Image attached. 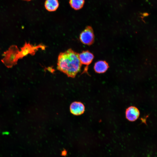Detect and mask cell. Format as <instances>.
<instances>
[{
  "label": "cell",
  "mask_w": 157,
  "mask_h": 157,
  "mask_svg": "<svg viewBox=\"0 0 157 157\" xmlns=\"http://www.w3.org/2000/svg\"><path fill=\"white\" fill-rule=\"evenodd\" d=\"M59 3L58 0H46L44 6L46 9L49 12L56 11L58 8Z\"/></svg>",
  "instance_id": "cell-9"
},
{
  "label": "cell",
  "mask_w": 157,
  "mask_h": 157,
  "mask_svg": "<svg viewBox=\"0 0 157 157\" xmlns=\"http://www.w3.org/2000/svg\"><path fill=\"white\" fill-rule=\"evenodd\" d=\"M24 0V1H29L32 0Z\"/></svg>",
  "instance_id": "cell-11"
},
{
  "label": "cell",
  "mask_w": 157,
  "mask_h": 157,
  "mask_svg": "<svg viewBox=\"0 0 157 157\" xmlns=\"http://www.w3.org/2000/svg\"><path fill=\"white\" fill-rule=\"evenodd\" d=\"M79 59L81 64L85 65L81 74L87 73L88 74V66L92 63L94 58L93 54L88 50L83 51L78 53Z\"/></svg>",
  "instance_id": "cell-5"
},
{
  "label": "cell",
  "mask_w": 157,
  "mask_h": 157,
  "mask_svg": "<svg viewBox=\"0 0 157 157\" xmlns=\"http://www.w3.org/2000/svg\"><path fill=\"white\" fill-rule=\"evenodd\" d=\"M79 39L83 44L88 45L92 44L94 40V35L92 28L89 26L86 27L80 33Z\"/></svg>",
  "instance_id": "cell-4"
},
{
  "label": "cell",
  "mask_w": 157,
  "mask_h": 157,
  "mask_svg": "<svg viewBox=\"0 0 157 157\" xmlns=\"http://www.w3.org/2000/svg\"><path fill=\"white\" fill-rule=\"evenodd\" d=\"M19 51L17 47L15 45H11L6 51L4 52L3 58L1 62L7 67H12L17 64L18 59L17 54Z\"/></svg>",
  "instance_id": "cell-2"
},
{
  "label": "cell",
  "mask_w": 157,
  "mask_h": 157,
  "mask_svg": "<svg viewBox=\"0 0 157 157\" xmlns=\"http://www.w3.org/2000/svg\"><path fill=\"white\" fill-rule=\"evenodd\" d=\"M85 3L84 0H69V3L71 7L76 10L81 9Z\"/></svg>",
  "instance_id": "cell-10"
},
{
  "label": "cell",
  "mask_w": 157,
  "mask_h": 157,
  "mask_svg": "<svg viewBox=\"0 0 157 157\" xmlns=\"http://www.w3.org/2000/svg\"><path fill=\"white\" fill-rule=\"evenodd\" d=\"M140 114L138 109L134 106L129 107L126 110V117L128 120L131 122L136 120L139 117Z\"/></svg>",
  "instance_id": "cell-6"
},
{
  "label": "cell",
  "mask_w": 157,
  "mask_h": 157,
  "mask_svg": "<svg viewBox=\"0 0 157 157\" xmlns=\"http://www.w3.org/2000/svg\"><path fill=\"white\" fill-rule=\"evenodd\" d=\"M45 47V46L43 44H40L35 46L30 44L29 42H26L24 46L21 48V51H19L17 54L18 58V59L22 58L28 54L34 55L39 49L44 50Z\"/></svg>",
  "instance_id": "cell-3"
},
{
  "label": "cell",
  "mask_w": 157,
  "mask_h": 157,
  "mask_svg": "<svg viewBox=\"0 0 157 157\" xmlns=\"http://www.w3.org/2000/svg\"><path fill=\"white\" fill-rule=\"evenodd\" d=\"M71 112L76 115H80L83 113L85 111V106L81 102L75 101L72 103L70 106Z\"/></svg>",
  "instance_id": "cell-7"
},
{
  "label": "cell",
  "mask_w": 157,
  "mask_h": 157,
  "mask_svg": "<svg viewBox=\"0 0 157 157\" xmlns=\"http://www.w3.org/2000/svg\"><path fill=\"white\" fill-rule=\"evenodd\" d=\"M57 65L58 70L72 78L75 77L80 72L82 65L78 53L71 49L59 53Z\"/></svg>",
  "instance_id": "cell-1"
},
{
  "label": "cell",
  "mask_w": 157,
  "mask_h": 157,
  "mask_svg": "<svg viewBox=\"0 0 157 157\" xmlns=\"http://www.w3.org/2000/svg\"><path fill=\"white\" fill-rule=\"evenodd\" d=\"M108 68V63L105 61L99 60L96 62L94 66V69L98 73H103L105 72Z\"/></svg>",
  "instance_id": "cell-8"
}]
</instances>
